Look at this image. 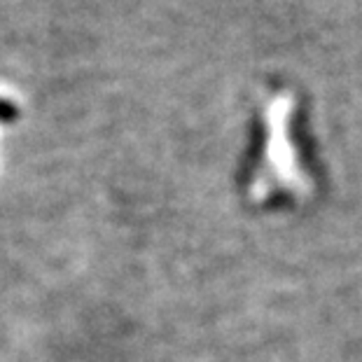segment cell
Here are the masks:
<instances>
[{
	"mask_svg": "<svg viewBox=\"0 0 362 362\" xmlns=\"http://www.w3.org/2000/svg\"><path fill=\"white\" fill-rule=\"evenodd\" d=\"M0 117H12V107L0 101Z\"/></svg>",
	"mask_w": 362,
	"mask_h": 362,
	"instance_id": "6da1fadb",
	"label": "cell"
}]
</instances>
